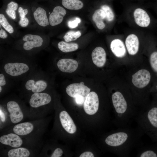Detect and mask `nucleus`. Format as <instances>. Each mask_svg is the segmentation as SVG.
<instances>
[{"label": "nucleus", "mask_w": 157, "mask_h": 157, "mask_svg": "<svg viewBox=\"0 0 157 157\" xmlns=\"http://www.w3.org/2000/svg\"><path fill=\"white\" fill-rule=\"evenodd\" d=\"M83 107L85 113L89 115H94L99 111V98L96 92L94 91L90 92L85 97Z\"/></svg>", "instance_id": "nucleus-3"}, {"label": "nucleus", "mask_w": 157, "mask_h": 157, "mask_svg": "<svg viewBox=\"0 0 157 157\" xmlns=\"http://www.w3.org/2000/svg\"><path fill=\"white\" fill-rule=\"evenodd\" d=\"M110 48L113 54L117 57H123L126 54L125 46L120 39H115L113 40L110 43Z\"/></svg>", "instance_id": "nucleus-18"}, {"label": "nucleus", "mask_w": 157, "mask_h": 157, "mask_svg": "<svg viewBox=\"0 0 157 157\" xmlns=\"http://www.w3.org/2000/svg\"><path fill=\"white\" fill-rule=\"evenodd\" d=\"M149 62L153 72L157 74V51H153L149 57Z\"/></svg>", "instance_id": "nucleus-30"}, {"label": "nucleus", "mask_w": 157, "mask_h": 157, "mask_svg": "<svg viewBox=\"0 0 157 157\" xmlns=\"http://www.w3.org/2000/svg\"><path fill=\"white\" fill-rule=\"evenodd\" d=\"M94 156L93 154L90 151L84 152L79 156V157H94Z\"/></svg>", "instance_id": "nucleus-36"}, {"label": "nucleus", "mask_w": 157, "mask_h": 157, "mask_svg": "<svg viewBox=\"0 0 157 157\" xmlns=\"http://www.w3.org/2000/svg\"><path fill=\"white\" fill-rule=\"evenodd\" d=\"M125 44L129 54L134 55L137 53L139 50V42L136 35L131 34L127 36L125 40Z\"/></svg>", "instance_id": "nucleus-15"}, {"label": "nucleus", "mask_w": 157, "mask_h": 157, "mask_svg": "<svg viewBox=\"0 0 157 157\" xmlns=\"http://www.w3.org/2000/svg\"><path fill=\"white\" fill-rule=\"evenodd\" d=\"M81 35V33L79 31H69L66 33L63 38L65 42H69L76 40Z\"/></svg>", "instance_id": "nucleus-27"}, {"label": "nucleus", "mask_w": 157, "mask_h": 157, "mask_svg": "<svg viewBox=\"0 0 157 157\" xmlns=\"http://www.w3.org/2000/svg\"><path fill=\"white\" fill-rule=\"evenodd\" d=\"M58 47L63 52L68 53L76 50L78 49L79 46L76 43H69L62 41L58 43Z\"/></svg>", "instance_id": "nucleus-25"}, {"label": "nucleus", "mask_w": 157, "mask_h": 157, "mask_svg": "<svg viewBox=\"0 0 157 157\" xmlns=\"http://www.w3.org/2000/svg\"><path fill=\"white\" fill-rule=\"evenodd\" d=\"M22 39L25 41L23 44V48L27 51L41 46L43 42L42 38L40 36L29 34L25 35Z\"/></svg>", "instance_id": "nucleus-10"}, {"label": "nucleus", "mask_w": 157, "mask_h": 157, "mask_svg": "<svg viewBox=\"0 0 157 157\" xmlns=\"http://www.w3.org/2000/svg\"><path fill=\"white\" fill-rule=\"evenodd\" d=\"M144 134L138 126L128 125L119 127L104 137L103 142L109 150L120 157H127L133 149L140 143Z\"/></svg>", "instance_id": "nucleus-1"}, {"label": "nucleus", "mask_w": 157, "mask_h": 157, "mask_svg": "<svg viewBox=\"0 0 157 157\" xmlns=\"http://www.w3.org/2000/svg\"><path fill=\"white\" fill-rule=\"evenodd\" d=\"M57 66L61 72L65 73H72L77 69L78 64L76 60L69 58H63L59 60Z\"/></svg>", "instance_id": "nucleus-14"}, {"label": "nucleus", "mask_w": 157, "mask_h": 157, "mask_svg": "<svg viewBox=\"0 0 157 157\" xmlns=\"http://www.w3.org/2000/svg\"><path fill=\"white\" fill-rule=\"evenodd\" d=\"M151 145L140 148L136 156L138 157H157V142Z\"/></svg>", "instance_id": "nucleus-20"}, {"label": "nucleus", "mask_w": 157, "mask_h": 157, "mask_svg": "<svg viewBox=\"0 0 157 157\" xmlns=\"http://www.w3.org/2000/svg\"><path fill=\"white\" fill-rule=\"evenodd\" d=\"M135 119L144 133L154 142H157V94L149 105L139 111Z\"/></svg>", "instance_id": "nucleus-2"}, {"label": "nucleus", "mask_w": 157, "mask_h": 157, "mask_svg": "<svg viewBox=\"0 0 157 157\" xmlns=\"http://www.w3.org/2000/svg\"><path fill=\"white\" fill-rule=\"evenodd\" d=\"M132 81L136 87L142 88L145 87L150 83L151 78L150 72L145 69L140 70L133 74Z\"/></svg>", "instance_id": "nucleus-4"}, {"label": "nucleus", "mask_w": 157, "mask_h": 157, "mask_svg": "<svg viewBox=\"0 0 157 157\" xmlns=\"http://www.w3.org/2000/svg\"><path fill=\"white\" fill-rule=\"evenodd\" d=\"M6 84V79L4 75L2 74H0V86H4Z\"/></svg>", "instance_id": "nucleus-37"}, {"label": "nucleus", "mask_w": 157, "mask_h": 157, "mask_svg": "<svg viewBox=\"0 0 157 157\" xmlns=\"http://www.w3.org/2000/svg\"><path fill=\"white\" fill-rule=\"evenodd\" d=\"M133 17L135 23L142 27H148L151 22V19L147 13L140 8L135 9L133 12Z\"/></svg>", "instance_id": "nucleus-11"}, {"label": "nucleus", "mask_w": 157, "mask_h": 157, "mask_svg": "<svg viewBox=\"0 0 157 157\" xmlns=\"http://www.w3.org/2000/svg\"><path fill=\"white\" fill-rule=\"evenodd\" d=\"M18 12L20 19H23L26 17V15L28 13V10L26 8L24 9L22 7L20 6L18 8Z\"/></svg>", "instance_id": "nucleus-32"}, {"label": "nucleus", "mask_w": 157, "mask_h": 157, "mask_svg": "<svg viewBox=\"0 0 157 157\" xmlns=\"http://www.w3.org/2000/svg\"><path fill=\"white\" fill-rule=\"evenodd\" d=\"M106 18L105 13L100 8L96 10L92 16L93 21L97 27L100 30H102L105 27L103 20Z\"/></svg>", "instance_id": "nucleus-22"}, {"label": "nucleus", "mask_w": 157, "mask_h": 157, "mask_svg": "<svg viewBox=\"0 0 157 157\" xmlns=\"http://www.w3.org/2000/svg\"><path fill=\"white\" fill-rule=\"evenodd\" d=\"M30 154V152L28 149L20 147L11 149L7 153L9 157H28Z\"/></svg>", "instance_id": "nucleus-24"}, {"label": "nucleus", "mask_w": 157, "mask_h": 157, "mask_svg": "<svg viewBox=\"0 0 157 157\" xmlns=\"http://www.w3.org/2000/svg\"><path fill=\"white\" fill-rule=\"evenodd\" d=\"M8 37V35L1 28L0 31V37L2 39L6 38Z\"/></svg>", "instance_id": "nucleus-38"}, {"label": "nucleus", "mask_w": 157, "mask_h": 157, "mask_svg": "<svg viewBox=\"0 0 157 157\" xmlns=\"http://www.w3.org/2000/svg\"><path fill=\"white\" fill-rule=\"evenodd\" d=\"M51 100V96L48 93H35L31 96L29 103L31 107L36 108L49 104Z\"/></svg>", "instance_id": "nucleus-9"}, {"label": "nucleus", "mask_w": 157, "mask_h": 157, "mask_svg": "<svg viewBox=\"0 0 157 157\" xmlns=\"http://www.w3.org/2000/svg\"><path fill=\"white\" fill-rule=\"evenodd\" d=\"M100 8L105 13L106 16V19L107 21L111 22L114 20V14L112 8L109 5L103 3L101 5Z\"/></svg>", "instance_id": "nucleus-26"}, {"label": "nucleus", "mask_w": 157, "mask_h": 157, "mask_svg": "<svg viewBox=\"0 0 157 157\" xmlns=\"http://www.w3.org/2000/svg\"><path fill=\"white\" fill-rule=\"evenodd\" d=\"M90 89L84 85L83 83H74L68 85L66 89L67 94L70 97L75 98L80 95L86 97L90 92Z\"/></svg>", "instance_id": "nucleus-7"}, {"label": "nucleus", "mask_w": 157, "mask_h": 157, "mask_svg": "<svg viewBox=\"0 0 157 157\" xmlns=\"http://www.w3.org/2000/svg\"><path fill=\"white\" fill-rule=\"evenodd\" d=\"M81 22V19L78 17H76L72 20H70L68 22V27L71 28L77 27L78 24Z\"/></svg>", "instance_id": "nucleus-31"}, {"label": "nucleus", "mask_w": 157, "mask_h": 157, "mask_svg": "<svg viewBox=\"0 0 157 157\" xmlns=\"http://www.w3.org/2000/svg\"><path fill=\"white\" fill-rule=\"evenodd\" d=\"M0 142L3 144L15 148L20 147L23 144L21 138L14 133L2 135L0 138Z\"/></svg>", "instance_id": "nucleus-13"}, {"label": "nucleus", "mask_w": 157, "mask_h": 157, "mask_svg": "<svg viewBox=\"0 0 157 157\" xmlns=\"http://www.w3.org/2000/svg\"><path fill=\"white\" fill-rule=\"evenodd\" d=\"M85 97L80 95L76 96L75 98L76 103L78 105H82L84 104Z\"/></svg>", "instance_id": "nucleus-34"}, {"label": "nucleus", "mask_w": 157, "mask_h": 157, "mask_svg": "<svg viewBox=\"0 0 157 157\" xmlns=\"http://www.w3.org/2000/svg\"><path fill=\"white\" fill-rule=\"evenodd\" d=\"M47 84L44 80H39L35 81L30 79L26 83L25 87L28 90H31L34 93L41 92L47 88Z\"/></svg>", "instance_id": "nucleus-17"}, {"label": "nucleus", "mask_w": 157, "mask_h": 157, "mask_svg": "<svg viewBox=\"0 0 157 157\" xmlns=\"http://www.w3.org/2000/svg\"><path fill=\"white\" fill-rule=\"evenodd\" d=\"M60 1L64 7L69 10H79L84 6V1L82 0H61Z\"/></svg>", "instance_id": "nucleus-23"}, {"label": "nucleus", "mask_w": 157, "mask_h": 157, "mask_svg": "<svg viewBox=\"0 0 157 157\" xmlns=\"http://www.w3.org/2000/svg\"><path fill=\"white\" fill-rule=\"evenodd\" d=\"M92 58L94 64L98 67H102L106 61V53L102 47L95 48L92 53Z\"/></svg>", "instance_id": "nucleus-16"}, {"label": "nucleus", "mask_w": 157, "mask_h": 157, "mask_svg": "<svg viewBox=\"0 0 157 157\" xmlns=\"http://www.w3.org/2000/svg\"><path fill=\"white\" fill-rule=\"evenodd\" d=\"M2 90V87L0 86V92H1Z\"/></svg>", "instance_id": "nucleus-41"}, {"label": "nucleus", "mask_w": 157, "mask_h": 157, "mask_svg": "<svg viewBox=\"0 0 157 157\" xmlns=\"http://www.w3.org/2000/svg\"><path fill=\"white\" fill-rule=\"evenodd\" d=\"M61 125L65 131L70 134H74L76 131L77 128L73 120L66 111H61L59 114Z\"/></svg>", "instance_id": "nucleus-8"}, {"label": "nucleus", "mask_w": 157, "mask_h": 157, "mask_svg": "<svg viewBox=\"0 0 157 157\" xmlns=\"http://www.w3.org/2000/svg\"><path fill=\"white\" fill-rule=\"evenodd\" d=\"M33 14L34 18L37 23L40 26L45 27L49 24L45 10L42 8L39 7L36 9Z\"/></svg>", "instance_id": "nucleus-21"}, {"label": "nucleus", "mask_w": 157, "mask_h": 157, "mask_svg": "<svg viewBox=\"0 0 157 157\" xmlns=\"http://www.w3.org/2000/svg\"><path fill=\"white\" fill-rule=\"evenodd\" d=\"M155 91H157V85L155 86Z\"/></svg>", "instance_id": "nucleus-40"}, {"label": "nucleus", "mask_w": 157, "mask_h": 157, "mask_svg": "<svg viewBox=\"0 0 157 157\" xmlns=\"http://www.w3.org/2000/svg\"><path fill=\"white\" fill-rule=\"evenodd\" d=\"M5 72L13 76H20L27 72L29 68L26 64L22 63H10L6 64L4 67Z\"/></svg>", "instance_id": "nucleus-5"}, {"label": "nucleus", "mask_w": 157, "mask_h": 157, "mask_svg": "<svg viewBox=\"0 0 157 157\" xmlns=\"http://www.w3.org/2000/svg\"><path fill=\"white\" fill-rule=\"evenodd\" d=\"M34 129L33 124L26 122L17 124L13 128L14 133L19 135H26L31 133Z\"/></svg>", "instance_id": "nucleus-19"}, {"label": "nucleus", "mask_w": 157, "mask_h": 157, "mask_svg": "<svg viewBox=\"0 0 157 157\" xmlns=\"http://www.w3.org/2000/svg\"><path fill=\"white\" fill-rule=\"evenodd\" d=\"M0 118L2 122H3L5 121V115L1 109H0Z\"/></svg>", "instance_id": "nucleus-39"}, {"label": "nucleus", "mask_w": 157, "mask_h": 157, "mask_svg": "<svg viewBox=\"0 0 157 157\" xmlns=\"http://www.w3.org/2000/svg\"><path fill=\"white\" fill-rule=\"evenodd\" d=\"M7 108L11 122L18 123L22 120L24 115L19 104L16 101H10L7 104Z\"/></svg>", "instance_id": "nucleus-6"}, {"label": "nucleus", "mask_w": 157, "mask_h": 157, "mask_svg": "<svg viewBox=\"0 0 157 157\" xmlns=\"http://www.w3.org/2000/svg\"><path fill=\"white\" fill-rule=\"evenodd\" d=\"M6 12L8 15L13 19L16 17V12L18 8L14 5L10 3H8L6 6Z\"/></svg>", "instance_id": "nucleus-29"}, {"label": "nucleus", "mask_w": 157, "mask_h": 157, "mask_svg": "<svg viewBox=\"0 0 157 157\" xmlns=\"http://www.w3.org/2000/svg\"><path fill=\"white\" fill-rule=\"evenodd\" d=\"M66 13V10L62 6H55L49 15V21L50 25L54 26L60 24Z\"/></svg>", "instance_id": "nucleus-12"}, {"label": "nucleus", "mask_w": 157, "mask_h": 157, "mask_svg": "<svg viewBox=\"0 0 157 157\" xmlns=\"http://www.w3.org/2000/svg\"><path fill=\"white\" fill-rule=\"evenodd\" d=\"M0 23L3 27L9 33H12L14 32V29L8 22L4 15L2 14H0Z\"/></svg>", "instance_id": "nucleus-28"}, {"label": "nucleus", "mask_w": 157, "mask_h": 157, "mask_svg": "<svg viewBox=\"0 0 157 157\" xmlns=\"http://www.w3.org/2000/svg\"><path fill=\"white\" fill-rule=\"evenodd\" d=\"M29 23V20L28 19L25 17L24 18L20 19L19 22V24L20 26L23 27H26Z\"/></svg>", "instance_id": "nucleus-35"}, {"label": "nucleus", "mask_w": 157, "mask_h": 157, "mask_svg": "<svg viewBox=\"0 0 157 157\" xmlns=\"http://www.w3.org/2000/svg\"><path fill=\"white\" fill-rule=\"evenodd\" d=\"M63 154L62 149L59 148H56L50 156L51 157H60Z\"/></svg>", "instance_id": "nucleus-33"}]
</instances>
